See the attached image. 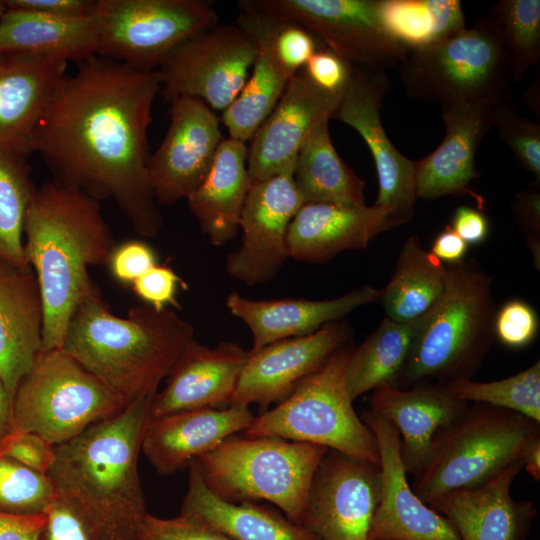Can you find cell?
Segmentation results:
<instances>
[{
  "instance_id": "cell-43",
  "label": "cell",
  "mask_w": 540,
  "mask_h": 540,
  "mask_svg": "<svg viewBox=\"0 0 540 540\" xmlns=\"http://www.w3.org/2000/svg\"><path fill=\"white\" fill-rule=\"evenodd\" d=\"M44 514L40 540H105L83 513L58 496Z\"/></svg>"
},
{
  "instance_id": "cell-33",
  "label": "cell",
  "mask_w": 540,
  "mask_h": 540,
  "mask_svg": "<svg viewBox=\"0 0 540 540\" xmlns=\"http://www.w3.org/2000/svg\"><path fill=\"white\" fill-rule=\"evenodd\" d=\"M96 46L93 16L67 19L7 8L0 19V55H32L78 64L96 55Z\"/></svg>"
},
{
  "instance_id": "cell-2",
  "label": "cell",
  "mask_w": 540,
  "mask_h": 540,
  "mask_svg": "<svg viewBox=\"0 0 540 540\" xmlns=\"http://www.w3.org/2000/svg\"><path fill=\"white\" fill-rule=\"evenodd\" d=\"M26 257L43 307L42 351L61 349L70 319L116 245L99 201L55 179L35 188L24 221Z\"/></svg>"
},
{
  "instance_id": "cell-17",
  "label": "cell",
  "mask_w": 540,
  "mask_h": 540,
  "mask_svg": "<svg viewBox=\"0 0 540 540\" xmlns=\"http://www.w3.org/2000/svg\"><path fill=\"white\" fill-rule=\"evenodd\" d=\"M170 103L168 130L148 162L153 194L161 205H172L197 189L224 139L219 118L203 101L179 96Z\"/></svg>"
},
{
  "instance_id": "cell-18",
  "label": "cell",
  "mask_w": 540,
  "mask_h": 540,
  "mask_svg": "<svg viewBox=\"0 0 540 540\" xmlns=\"http://www.w3.org/2000/svg\"><path fill=\"white\" fill-rule=\"evenodd\" d=\"M343 94L319 87L304 68L299 69L250 140L247 168L251 181L294 171L301 145L319 123L334 117Z\"/></svg>"
},
{
  "instance_id": "cell-44",
  "label": "cell",
  "mask_w": 540,
  "mask_h": 540,
  "mask_svg": "<svg viewBox=\"0 0 540 540\" xmlns=\"http://www.w3.org/2000/svg\"><path fill=\"white\" fill-rule=\"evenodd\" d=\"M538 327L535 310L523 300H510L497 310L495 335L508 347L529 345L535 339Z\"/></svg>"
},
{
  "instance_id": "cell-46",
  "label": "cell",
  "mask_w": 540,
  "mask_h": 540,
  "mask_svg": "<svg viewBox=\"0 0 540 540\" xmlns=\"http://www.w3.org/2000/svg\"><path fill=\"white\" fill-rule=\"evenodd\" d=\"M0 455L47 474L54 462V446L33 432L10 430L0 441Z\"/></svg>"
},
{
  "instance_id": "cell-59",
  "label": "cell",
  "mask_w": 540,
  "mask_h": 540,
  "mask_svg": "<svg viewBox=\"0 0 540 540\" xmlns=\"http://www.w3.org/2000/svg\"><path fill=\"white\" fill-rule=\"evenodd\" d=\"M3 55H0V58L2 57Z\"/></svg>"
},
{
  "instance_id": "cell-36",
  "label": "cell",
  "mask_w": 540,
  "mask_h": 540,
  "mask_svg": "<svg viewBox=\"0 0 540 540\" xmlns=\"http://www.w3.org/2000/svg\"><path fill=\"white\" fill-rule=\"evenodd\" d=\"M418 319L399 323L385 317L357 349H352L345 381L353 401L381 386L396 387L413 343Z\"/></svg>"
},
{
  "instance_id": "cell-24",
  "label": "cell",
  "mask_w": 540,
  "mask_h": 540,
  "mask_svg": "<svg viewBox=\"0 0 540 540\" xmlns=\"http://www.w3.org/2000/svg\"><path fill=\"white\" fill-rule=\"evenodd\" d=\"M254 418L249 407L198 408L150 419L141 451L161 475L189 467L225 439L244 431Z\"/></svg>"
},
{
  "instance_id": "cell-16",
  "label": "cell",
  "mask_w": 540,
  "mask_h": 540,
  "mask_svg": "<svg viewBox=\"0 0 540 540\" xmlns=\"http://www.w3.org/2000/svg\"><path fill=\"white\" fill-rule=\"evenodd\" d=\"M380 494L379 467L329 450L314 475L302 525L320 540H368Z\"/></svg>"
},
{
  "instance_id": "cell-30",
  "label": "cell",
  "mask_w": 540,
  "mask_h": 540,
  "mask_svg": "<svg viewBox=\"0 0 540 540\" xmlns=\"http://www.w3.org/2000/svg\"><path fill=\"white\" fill-rule=\"evenodd\" d=\"M241 12L235 23L246 30L256 44L253 72L221 121L229 137L246 143L268 117L294 75L280 61L274 43L277 19L245 0L237 3Z\"/></svg>"
},
{
  "instance_id": "cell-40",
  "label": "cell",
  "mask_w": 540,
  "mask_h": 540,
  "mask_svg": "<svg viewBox=\"0 0 540 540\" xmlns=\"http://www.w3.org/2000/svg\"><path fill=\"white\" fill-rule=\"evenodd\" d=\"M491 11L503 34L512 78L520 82L540 61V1L501 0Z\"/></svg>"
},
{
  "instance_id": "cell-10",
  "label": "cell",
  "mask_w": 540,
  "mask_h": 540,
  "mask_svg": "<svg viewBox=\"0 0 540 540\" xmlns=\"http://www.w3.org/2000/svg\"><path fill=\"white\" fill-rule=\"evenodd\" d=\"M127 404L62 348L41 351L13 397L10 430L36 433L56 446Z\"/></svg>"
},
{
  "instance_id": "cell-31",
  "label": "cell",
  "mask_w": 540,
  "mask_h": 540,
  "mask_svg": "<svg viewBox=\"0 0 540 540\" xmlns=\"http://www.w3.org/2000/svg\"><path fill=\"white\" fill-rule=\"evenodd\" d=\"M248 147L223 139L202 183L187 204L212 245L223 246L236 236L252 181L247 168Z\"/></svg>"
},
{
  "instance_id": "cell-41",
  "label": "cell",
  "mask_w": 540,
  "mask_h": 540,
  "mask_svg": "<svg viewBox=\"0 0 540 540\" xmlns=\"http://www.w3.org/2000/svg\"><path fill=\"white\" fill-rule=\"evenodd\" d=\"M56 498V489L47 474L0 455L1 512L41 514Z\"/></svg>"
},
{
  "instance_id": "cell-25",
  "label": "cell",
  "mask_w": 540,
  "mask_h": 540,
  "mask_svg": "<svg viewBox=\"0 0 540 540\" xmlns=\"http://www.w3.org/2000/svg\"><path fill=\"white\" fill-rule=\"evenodd\" d=\"M370 406L396 428L406 472L416 476L429 459L437 433L457 420L469 403L436 383L408 390L381 386L371 395Z\"/></svg>"
},
{
  "instance_id": "cell-57",
  "label": "cell",
  "mask_w": 540,
  "mask_h": 540,
  "mask_svg": "<svg viewBox=\"0 0 540 540\" xmlns=\"http://www.w3.org/2000/svg\"><path fill=\"white\" fill-rule=\"evenodd\" d=\"M12 399L0 378V441L11 429Z\"/></svg>"
},
{
  "instance_id": "cell-6",
  "label": "cell",
  "mask_w": 540,
  "mask_h": 540,
  "mask_svg": "<svg viewBox=\"0 0 540 540\" xmlns=\"http://www.w3.org/2000/svg\"><path fill=\"white\" fill-rule=\"evenodd\" d=\"M328 451L276 437L232 435L193 463L208 489L221 499L266 501L302 525L314 475Z\"/></svg>"
},
{
  "instance_id": "cell-4",
  "label": "cell",
  "mask_w": 540,
  "mask_h": 540,
  "mask_svg": "<svg viewBox=\"0 0 540 540\" xmlns=\"http://www.w3.org/2000/svg\"><path fill=\"white\" fill-rule=\"evenodd\" d=\"M175 310L149 305L114 315L93 283L77 305L62 349L128 404L154 396L195 339Z\"/></svg>"
},
{
  "instance_id": "cell-50",
  "label": "cell",
  "mask_w": 540,
  "mask_h": 540,
  "mask_svg": "<svg viewBox=\"0 0 540 540\" xmlns=\"http://www.w3.org/2000/svg\"><path fill=\"white\" fill-rule=\"evenodd\" d=\"M310 79L330 92L345 90L352 65L325 47L319 48L303 67Z\"/></svg>"
},
{
  "instance_id": "cell-29",
  "label": "cell",
  "mask_w": 540,
  "mask_h": 540,
  "mask_svg": "<svg viewBox=\"0 0 540 540\" xmlns=\"http://www.w3.org/2000/svg\"><path fill=\"white\" fill-rule=\"evenodd\" d=\"M390 228L386 210L374 204L306 203L288 227V255L301 262H325L342 251L367 247Z\"/></svg>"
},
{
  "instance_id": "cell-26",
  "label": "cell",
  "mask_w": 540,
  "mask_h": 540,
  "mask_svg": "<svg viewBox=\"0 0 540 540\" xmlns=\"http://www.w3.org/2000/svg\"><path fill=\"white\" fill-rule=\"evenodd\" d=\"M522 468V462L515 463L482 485L446 493L428 505L452 523L460 540H526L536 509L511 496Z\"/></svg>"
},
{
  "instance_id": "cell-39",
  "label": "cell",
  "mask_w": 540,
  "mask_h": 540,
  "mask_svg": "<svg viewBox=\"0 0 540 540\" xmlns=\"http://www.w3.org/2000/svg\"><path fill=\"white\" fill-rule=\"evenodd\" d=\"M458 399L486 404L540 422V362L508 378L475 382L460 378L442 383Z\"/></svg>"
},
{
  "instance_id": "cell-51",
  "label": "cell",
  "mask_w": 540,
  "mask_h": 540,
  "mask_svg": "<svg viewBox=\"0 0 540 540\" xmlns=\"http://www.w3.org/2000/svg\"><path fill=\"white\" fill-rule=\"evenodd\" d=\"M9 9H22L67 19L94 15L97 0H5Z\"/></svg>"
},
{
  "instance_id": "cell-8",
  "label": "cell",
  "mask_w": 540,
  "mask_h": 540,
  "mask_svg": "<svg viewBox=\"0 0 540 540\" xmlns=\"http://www.w3.org/2000/svg\"><path fill=\"white\" fill-rule=\"evenodd\" d=\"M539 423L521 414L475 403L434 438L429 459L413 482L426 503L446 493L477 487L522 462Z\"/></svg>"
},
{
  "instance_id": "cell-20",
  "label": "cell",
  "mask_w": 540,
  "mask_h": 540,
  "mask_svg": "<svg viewBox=\"0 0 540 540\" xmlns=\"http://www.w3.org/2000/svg\"><path fill=\"white\" fill-rule=\"evenodd\" d=\"M360 418L376 439L381 477L368 540H460L452 523L409 485L396 428L370 410Z\"/></svg>"
},
{
  "instance_id": "cell-9",
  "label": "cell",
  "mask_w": 540,
  "mask_h": 540,
  "mask_svg": "<svg viewBox=\"0 0 540 540\" xmlns=\"http://www.w3.org/2000/svg\"><path fill=\"white\" fill-rule=\"evenodd\" d=\"M351 351L346 345L337 349L287 398L254 416L244 436L311 443L379 467L376 439L355 412L346 386Z\"/></svg>"
},
{
  "instance_id": "cell-42",
  "label": "cell",
  "mask_w": 540,
  "mask_h": 540,
  "mask_svg": "<svg viewBox=\"0 0 540 540\" xmlns=\"http://www.w3.org/2000/svg\"><path fill=\"white\" fill-rule=\"evenodd\" d=\"M493 128L519 164L540 181V126L517 113L509 102L495 108Z\"/></svg>"
},
{
  "instance_id": "cell-37",
  "label": "cell",
  "mask_w": 540,
  "mask_h": 540,
  "mask_svg": "<svg viewBox=\"0 0 540 540\" xmlns=\"http://www.w3.org/2000/svg\"><path fill=\"white\" fill-rule=\"evenodd\" d=\"M378 11L387 32L409 50L466 28L459 0H378Z\"/></svg>"
},
{
  "instance_id": "cell-52",
  "label": "cell",
  "mask_w": 540,
  "mask_h": 540,
  "mask_svg": "<svg viewBox=\"0 0 540 540\" xmlns=\"http://www.w3.org/2000/svg\"><path fill=\"white\" fill-rule=\"evenodd\" d=\"M513 216L519 226L527 233L528 244L539 256L540 232V194L536 188L520 192L513 204Z\"/></svg>"
},
{
  "instance_id": "cell-11",
  "label": "cell",
  "mask_w": 540,
  "mask_h": 540,
  "mask_svg": "<svg viewBox=\"0 0 540 540\" xmlns=\"http://www.w3.org/2000/svg\"><path fill=\"white\" fill-rule=\"evenodd\" d=\"M96 55L155 70L176 47L218 24L206 0H97Z\"/></svg>"
},
{
  "instance_id": "cell-3",
  "label": "cell",
  "mask_w": 540,
  "mask_h": 540,
  "mask_svg": "<svg viewBox=\"0 0 540 540\" xmlns=\"http://www.w3.org/2000/svg\"><path fill=\"white\" fill-rule=\"evenodd\" d=\"M154 396L136 399L54 446L47 475L57 496L83 513L105 540H138L149 514L138 457Z\"/></svg>"
},
{
  "instance_id": "cell-58",
  "label": "cell",
  "mask_w": 540,
  "mask_h": 540,
  "mask_svg": "<svg viewBox=\"0 0 540 540\" xmlns=\"http://www.w3.org/2000/svg\"><path fill=\"white\" fill-rule=\"evenodd\" d=\"M6 10H7V6H6L5 0H0V19L2 18Z\"/></svg>"
},
{
  "instance_id": "cell-15",
  "label": "cell",
  "mask_w": 540,
  "mask_h": 540,
  "mask_svg": "<svg viewBox=\"0 0 540 540\" xmlns=\"http://www.w3.org/2000/svg\"><path fill=\"white\" fill-rule=\"evenodd\" d=\"M303 205L293 170L252 182L239 222L241 245L226 258L228 275L249 286L272 280L289 258L288 227Z\"/></svg>"
},
{
  "instance_id": "cell-13",
  "label": "cell",
  "mask_w": 540,
  "mask_h": 540,
  "mask_svg": "<svg viewBox=\"0 0 540 540\" xmlns=\"http://www.w3.org/2000/svg\"><path fill=\"white\" fill-rule=\"evenodd\" d=\"M256 44L235 22L216 24L186 40L160 63L166 100L200 99L213 111L226 110L241 92L253 66Z\"/></svg>"
},
{
  "instance_id": "cell-48",
  "label": "cell",
  "mask_w": 540,
  "mask_h": 540,
  "mask_svg": "<svg viewBox=\"0 0 540 540\" xmlns=\"http://www.w3.org/2000/svg\"><path fill=\"white\" fill-rule=\"evenodd\" d=\"M274 43L282 64L295 74L319 49L320 42L304 28L277 19Z\"/></svg>"
},
{
  "instance_id": "cell-7",
  "label": "cell",
  "mask_w": 540,
  "mask_h": 540,
  "mask_svg": "<svg viewBox=\"0 0 540 540\" xmlns=\"http://www.w3.org/2000/svg\"><path fill=\"white\" fill-rule=\"evenodd\" d=\"M399 76L406 95L424 103L502 104L512 96L510 59L492 11L470 28L409 50Z\"/></svg>"
},
{
  "instance_id": "cell-34",
  "label": "cell",
  "mask_w": 540,
  "mask_h": 540,
  "mask_svg": "<svg viewBox=\"0 0 540 540\" xmlns=\"http://www.w3.org/2000/svg\"><path fill=\"white\" fill-rule=\"evenodd\" d=\"M328 121L319 123L298 151L293 171L297 190L304 204L365 205L364 182L334 148Z\"/></svg>"
},
{
  "instance_id": "cell-32",
  "label": "cell",
  "mask_w": 540,
  "mask_h": 540,
  "mask_svg": "<svg viewBox=\"0 0 540 540\" xmlns=\"http://www.w3.org/2000/svg\"><path fill=\"white\" fill-rule=\"evenodd\" d=\"M180 515L207 524L234 540H320L272 507L221 499L208 489L193 462Z\"/></svg>"
},
{
  "instance_id": "cell-22",
  "label": "cell",
  "mask_w": 540,
  "mask_h": 540,
  "mask_svg": "<svg viewBox=\"0 0 540 540\" xmlns=\"http://www.w3.org/2000/svg\"><path fill=\"white\" fill-rule=\"evenodd\" d=\"M248 357L249 351L237 342L222 341L209 347L194 339L167 377L166 386L154 396L150 419L230 406Z\"/></svg>"
},
{
  "instance_id": "cell-38",
  "label": "cell",
  "mask_w": 540,
  "mask_h": 540,
  "mask_svg": "<svg viewBox=\"0 0 540 540\" xmlns=\"http://www.w3.org/2000/svg\"><path fill=\"white\" fill-rule=\"evenodd\" d=\"M27 157L0 148V258L29 268L24 221L35 190Z\"/></svg>"
},
{
  "instance_id": "cell-47",
  "label": "cell",
  "mask_w": 540,
  "mask_h": 540,
  "mask_svg": "<svg viewBox=\"0 0 540 540\" xmlns=\"http://www.w3.org/2000/svg\"><path fill=\"white\" fill-rule=\"evenodd\" d=\"M157 264L155 251L141 240L116 244L106 263L111 275L124 285H131Z\"/></svg>"
},
{
  "instance_id": "cell-23",
  "label": "cell",
  "mask_w": 540,
  "mask_h": 540,
  "mask_svg": "<svg viewBox=\"0 0 540 540\" xmlns=\"http://www.w3.org/2000/svg\"><path fill=\"white\" fill-rule=\"evenodd\" d=\"M67 62L32 55L0 58V148L28 157L37 127L59 85Z\"/></svg>"
},
{
  "instance_id": "cell-55",
  "label": "cell",
  "mask_w": 540,
  "mask_h": 540,
  "mask_svg": "<svg viewBox=\"0 0 540 540\" xmlns=\"http://www.w3.org/2000/svg\"><path fill=\"white\" fill-rule=\"evenodd\" d=\"M468 244L451 228L446 226L434 239L431 253L448 264L463 260Z\"/></svg>"
},
{
  "instance_id": "cell-49",
  "label": "cell",
  "mask_w": 540,
  "mask_h": 540,
  "mask_svg": "<svg viewBox=\"0 0 540 540\" xmlns=\"http://www.w3.org/2000/svg\"><path fill=\"white\" fill-rule=\"evenodd\" d=\"M182 283L171 267L157 264L136 279L131 288L144 304L162 310L168 306L179 307L176 294Z\"/></svg>"
},
{
  "instance_id": "cell-19",
  "label": "cell",
  "mask_w": 540,
  "mask_h": 540,
  "mask_svg": "<svg viewBox=\"0 0 540 540\" xmlns=\"http://www.w3.org/2000/svg\"><path fill=\"white\" fill-rule=\"evenodd\" d=\"M352 334L351 327L340 320L312 334L249 351L231 405L256 404L264 412L271 404L280 403L304 379L318 371Z\"/></svg>"
},
{
  "instance_id": "cell-27",
  "label": "cell",
  "mask_w": 540,
  "mask_h": 540,
  "mask_svg": "<svg viewBox=\"0 0 540 540\" xmlns=\"http://www.w3.org/2000/svg\"><path fill=\"white\" fill-rule=\"evenodd\" d=\"M382 289L355 288L343 296L326 300L283 298L253 300L232 292L227 296L229 312L250 329V352L276 341L312 334L324 325L340 321L356 308L381 300Z\"/></svg>"
},
{
  "instance_id": "cell-53",
  "label": "cell",
  "mask_w": 540,
  "mask_h": 540,
  "mask_svg": "<svg viewBox=\"0 0 540 540\" xmlns=\"http://www.w3.org/2000/svg\"><path fill=\"white\" fill-rule=\"evenodd\" d=\"M45 514L18 515L0 511V540H40Z\"/></svg>"
},
{
  "instance_id": "cell-35",
  "label": "cell",
  "mask_w": 540,
  "mask_h": 540,
  "mask_svg": "<svg viewBox=\"0 0 540 540\" xmlns=\"http://www.w3.org/2000/svg\"><path fill=\"white\" fill-rule=\"evenodd\" d=\"M446 265L426 251L416 235L404 243L381 301L386 317L407 323L423 315L445 287Z\"/></svg>"
},
{
  "instance_id": "cell-1",
  "label": "cell",
  "mask_w": 540,
  "mask_h": 540,
  "mask_svg": "<svg viewBox=\"0 0 540 540\" xmlns=\"http://www.w3.org/2000/svg\"><path fill=\"white\" fill-rule=\"evenodd\" d=\"M160 90L157 69L94 55L66 74L34 138V152L55 180L98 201L113 200L144 237L156 236L163 225L147 138Z\"/></svg>"
},
{
  "instance_id": "cell-28",
  "label": "cell",
  "mask_w": 540,
  "mask_h": 540,
  "mask_svg": "<svg viewBox=\"0 0 540 540\" xmlns=\"http://www.w3.org/2000/svg\"><path fill=\"white\" fill-rule=\"evenodd\" d=\"M43 307L36 276L0 258V378L11 399L42 351Z\"/></svg>"
},
{
  "instance_id": "cell-56",
  "label": "cell",
  "mask_w": 540,
  "mask_h": 540,
  "mask_svg": "<svg viewBox=\"0 0 540 540\" xmlns=\"http://www.w3.org/2000/svg\"><path fill=\"white\" fill-rule=\"evenodd\" d=\"M522 464L529 475L535 480L540 479V433L534 435L524 447Z\"/></svg>"
},
{
  "instance_id": "cell-45",
  "label": "cell",
  "mask_w": 540,
  "mask_h": 540,
  "mask_svg": "<svg viewBox=\"0 0 540 540\" xmlns=\"http://www.w3.org/2000/svg\"><path fill=\"white\" fill-rule=\"evenodd\" d=\"M138 540H234L223 532L192 518L178 515L159 518L148 514Z\"/></svg>"
},
{
  "instance_id": "cell-12",
  "label": "cell",
  "mask_w": 540,
  "mask_h": 540,
  "mask_svg": "<svg viewBox=\"0 0 540 540\" xmlns=\"http://www.w3.org/2000/svg\"><path fill=\"white\" fill-rule=\"evenodd\" d=\"M274 18L296 24L351 65L386 71L409 49L383 26L378 0H245Z\"/></svg>"
},
{
  "instance_id": "cell-21",
  "label": "cell",
  "mask_w": 540,
  "mask_h": 540,
  "mask_svg": "<svg viewBox=\"0 0 540 540\" xmlns=\"http://www.w3.org/2000/svg\"><path fill=\"white\" fill-rule=\"evenodd\" d=\"M491 102H453L440 105L445 136L426 157L414 162L417 198L469 194L481 205L483 198L469 189L479 176L475 157L485 135L493 128Z\"/></svg>"
},
{
  "instance_id": "cell-5",
  "label": "cell",
  "mask_w": 540,
  "mask_h": 540,
  "mask_svg": "<svg viewBox=\"0 0 540 540\" xmlns=\"http://www.w3.org/2000/svg\"><path fill=\"white\" fill-rule=\"evenodd\" d=\"M446 270L443 292L418 319L397 388L471 378L496 338L492 278L473 259Z\"/></svg>"
},
{
  "instance_id": "cell-14",
  "label": "cell",
  "mask_w": 540,
  "mask_h": 540,
  "mask_svg": "<svg viewBox=\"0 0 540 540\" xmlns=\"http://www.w3.org/2000/svg\"><path fill=\"white\" fill-rule=\"evenodd\" d=\"M389 88L386 71L352 65L333 118L355 129L367 144L379 183L374 205L386 210L393 228L411 221L417 196L414 161L396 149L381 122L382 101Z\"/></svg>"
},
{
  "instance_id": "cell-54",
  "label": "cell",
  "mask_w": 540,
  "mask_h": 540,
  "mask_svg": "<svg viewBox=\"0 0 540 540\" xmlns=\"http://www.w3.org/2000/svg\"><path fill=\"white\" fill-rule=\"evenodd\" d=\"M451 228L467 244H478L486 238L489 226L481 211L462 206L455 211Z\"/></svg>"
}]
</instances>
